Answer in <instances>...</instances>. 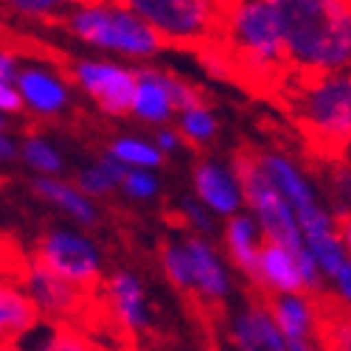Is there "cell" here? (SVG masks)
Wrapping results in <instances>:
<instances>
[{"label":"cell","instance_id":"obj_1","mask_svg":"<svg viewBox=\"0 0 351 351\" xmlns=\"http://www.w3.org/2000/svg\"><path fill=\"white\" fill-rule=\"evenodd\" d=\"M289 73L351 68V0H273Z\"/></svg>","mask_w":351,"mask_h":351},{"label":"cell","instance_id":"obj_2","mask_svg":"<svg viewBox=\"0 0 351 351\" xmlns=\"http://www.w3.org/2000/svg\"><path fill=\"white\" fill-rule=\"evenodd\" d=\"M56 23L79 45L124 62H149L166 48L160 34L124 0H90Z\"/></svg>","mask_w":351,"mask_h":351},{"label":"cell","instance_id":"obj_3","mask_svg":"<svg viewBox=\"0 0 351 351\" xmlns=\"http://www.w3.org/2000/svg\"><path fill=\"white\" fill-rule=\"evenodd\" d=\"M219 43H225L237 73L256 76L267 84H276L289 73L273 0H230Z\"/></svg>","mask_w":351,"mask_h":351},{"label":"cell","instance_id":"obj_4","mask_svg":"<svg viewBox=\"0 0 351 351\" xmlns=\"http://www.w3.org/2000/svg\"><path fill=\"white\" fill-rule=\"evenodd\" d=\"M295 119L324 149L351 146V68L301 76L295 87Z\"/></svg>","mask_w":351,"mask_h":351},{"label":"cell","instance_id":"obj_5","mask_svg":"<svg viewBox=\"0 0 351 351\" xmlns=\"http://www.w3.org/2000/svg\"><path fill=\"white\" fill-rule=\"evenodd\" d=\"M166 45H208L219 40L230 0H124Z\"/></svg>","mask_w":351,"mask_h":351},{"label":"cell","instance_id":"obj_6","mask_svg":"<svg viewBox=\"0 0 351 351\" xmlns=\"http://www.w3.org/2000/svg\"><path fill=\"white\" fill-rule=\"evenodd\" d=\"M233 169H237L239 183H242L245 208L258 222L265 239L287 245L292 250H301L304 237H301L298 217H295V211H292L289 202L273 189L267 174L261 171L256 149H242L237 158H233Z\"/></svg>","mask_w":351,"mask_h":351},{"label":"cell","instance_id":"obj_7","mask_svg":"<svg viewBox=\"0 0 351 351\" xmlns=\"http://www.w3.org/2000/svg\"><path fill=\"white\" fill-rule=\"evenodd\" d=\"M34 258L51 273L84 292H99L104 278V253L99 242L76 228H48L34 245Z\"/></svg>","mask_w":351,"mask_h":351},{"label":"cell","instance_id":"obj_8","mask_svg":"<svg viewBox=\"0 0 351 351\" xmlns=\"http://www.w3.org/2000/svg\"><path fill=\"white\" fill-rule=\"evenodd\" d=\"M194 101H202V96L189 79L149 62L135 65V93L130 101V115L138 124L166 127L174 121L178 110Z\"/></svg>","mask_w":351,"mask_h":351},{"label":"cell","instance_id":"obj_9","mask_svg":"<svg viewBox=\"0 0 351 351\" xmlns=\"http://www.w3.org/2000/svg\"><path fill=\"white\" fill-rule=\"evenodd\" d=\"M71 84L90 99L110 119L130 115V101L135 93V65L112 56H82L71 62Z\"/></svg>","mask_w":351,"mask_h":351},{"label":"cell","instance_id":"obj_10","mask_svg":"<svg viewBox=\"0 0 351 351\" xmlns=\"http://www.w3.org/2000/svg\"><path fill=\"white\" fill-rule=\"evenodd\" d=\"M17 281L23 284L25 295L32 298L40 320H45V324H79L96 298L93 292H84L43 267L37 258H32L20 270Z\"/></svg>","mask_w":351,"mask_h":351},{"label":"cell","instance_id":"obj_11","mask_svg":"<svg viewBox=\"0 0 351 351\" xmlns=\"http://www.w3.org/2000/svg\"><path fill=\"white\" fill-rule=\"evenodd\" d=\"M101 304L107 317L115 324V329L130 335V337H143L152 329V306L149 295L141 276L130 267H119L110 276L101 278Z\"/></svg>","mask_w":351,"mask_h":351},{"label":"cell","instance_id":"obj_12","mask_svg":"<svg viewBox=\"0 0 351 351\" xmlns=\"http://www.w3.org/2000/svg\"><path fill=\"white\" fill-rule=\"evenodd\" d=\"M14 87L23 104V112L34 115V119H62L73 107V87L71 79L43 62H20L14 73Z\"/></svg>","mask_w":351,"mask_h":351},{"label":"cell","instance_id":"obj_13","mask_svg":"<svg viewBox=\"0 0 351 351\" xmlns=\"http://www.w3.org/2000/svg\"><path fill=\"white\" fill-rule=\"evenodd\" d=\"M183 245L189 253V292L206 304H225L233 289V278L222 253L199 233L183 237Z\"/></svg>","mask_w":351,"mask_h":351},{"label":"cell","instance_id":"obj_14","mask_svg":"<svg viewBox=\"0 0 351 351\" xmlns=\"http://www.w3.org/2000/svg\"><path fill=\"white\" fill-rule=\"evenodd\" d=\"M191 189H194V197L217 219L233 217L245 208L239 174H237V169L222 160H214V158L197 160L191 169Z\"/></svg>","mask_w":351,"mask_h":351},{"label":"cell","instance_id":"obj_15","mask_svg":"<svg viewBox=\"0 0 351 351\" xmlns=\"http://www.w3.org/2000/svg\"><path fill=\"white\" fill-rule=\"evenodd\" d=\"M228 343L233 346V351H284L287 346L267 301H253L233 312L228 324Z\"/></svg>","mask_w":351,"mask_h":351},{"label":"cell","instance_id":"obj_16","mask_svg":"<svg viewBox=\"0 0 351 351\" xmlns=\"http://www.w3.org/2000/svg\"><path fill=\"white\" fill-rule=\"evenodd\" d=\"M258 155V163H261V171L267 174V180L273 183V189L289 202L295 217L312 206H317L320 197L312 186V180L306 178V171L292 160L289 155L278 152V149H267V152H256Z\"/></svg>","mask_w":351,"mask_h":351},{"label":"cell","instance_id":"obj_17","mask_svg":"<svg viewBox=\"0 0 351 351\" xmlns=\"http://www.w3.org/2000/svg\"><path fill=\"white\" fill-rule=\"evenodd\" d=\"M253 284H256L258 289H265L267 295L304 292L298 250H292V247H287V245H278V242H267V239H265V245H261V250H258V258H256Z\"/></svg>","mask_w":351,"mask_h":351},{"label":"cell","instance_id":"obj_18","mask_svg":"<svg viewBox=\"0 0 351 351\" xmlns=\"http://www.w3.org/2000/svg\"><path fill=\"white\" fill-rule=\"evenodd\" d=\"M34 194L51 206L53 211H60L65 219H71L79 228H93L99 225V202L87 197L76 183L62 180V174H53V178H34L32 183Z\"/></svg>","mask_w":351,"mask_h":351},{"label":"cell","instance_id":"obj_19","mask_svg":"<svg viewBox=\"0 0 351 351\" xmlns=\"http://www.w3.org/2000/svg\"><path fill=\"white\" fill-rule=\"evenodd\" d=\"M270 315L287 340H312L320 332V309L309 292H284V295L267 298Z\"/></svg>","mask_w":351,"mask_h":351},{"label":"cell","instance_id":"obj_20","mask_svg":"<svg viewBox=\"0 0 351 351\" xmlns=\"http://www.w3.org/2000/svg\"><path fill=\"white\" fill-rule=\"evenodd\" d=\"M222 245H225V256L233 267H237L242 276H247L253 281V273H256V258H258V250L265 245V233H261L258 222L247 214V211H239L233 217H225V225H222Z\"/></svg>","mask_w":351,"mask_h":351},{"label":"cell","instance_id":"obj_21","mask_svg":"<svg viewBox=\"0 0 351 351\" xmlns=\"http://www.w3.org/2000/svg\"><path fill=\"white\" fill-rule=\"evenodd\" d=\"M40 324V315L17 278H0V343L23 340Z\"/></svg>","mask_w":351,"mask_h":351},{"label":"cell","instance_id":"obj_22","mask_svg":"<svg viewBox=\"0 0 351 351\" xmlns=\"http://www.w3.org/2000/svg\"><path fill=\"white\" fill-rule=\"evenodd\" d=\"M32 351H107L79 324H40L23 337Z\"/></svg>","mask_w":351,"mask_h":351},{"label":"cell","instance_id":"obj_23","mask_svg":"<svg viewBox=\"0 0 351 351\" xmlns=\"http://www.w3.org/2000/svg\"><path fill=\"white\" fill-rule=\"evenodd\" d=\"M107 155L115 158L124 169H160L166 155L158 149V143L152 141V135H115L107 143Z\"/></svg>","mask_w":351,"mask_h":351},{"label":"cell","instance_id":"obj_24","mask_svg":"<svg viewBox=\"0 0 351 351\" xmlns=\"http://www.w3.org/2000/svg\"><path fill=\"white\" fill-rule=\"evenodd\" d=\"M124 166L115 160V158H110L107 152L99 158V160H93V163H87V166H82L79 171H76V186L90 197V199H107V197H112L115 191H119V183H121V178H124Z\"/></svg>","mask_w":351,"mask_h":351},{"label":"cell","instance_id":"obj_25","mask_svg":"<svg viewBox=\"0 0 351 351\" xmlns=\"http://www.w3.org/2000/svg\"><path fill=\"white\" fill-rule=\"evenodd\" d=\"M17 158L25 169L34 171V178H53V174H62L65 169V155L53 141H48L45 135H25L17 143Z\"/></svg>","mask_w":351,"mask_h":351},{"label":"cell","instance_id":"obj_26","mask_svg":"<svg viewBox=\"0 0 351 351\" xmlns=\"http://www.w3.org/2000/svg\"><path fill=\"white\" fill-rule=\"evenodd\" d=\"M174 127H178L186 146H197V149L208 146L219 132V121H217L214 110L206 101H194V104L178 110V115H174Z\"/></svg>","mask_w":351,"mask_h":351},{"label":"cell","instance_id":"obj_27","mask_svg":"<svg viewBox=\"0 0 351 351\" xmlns=\"http://www.w3.org/2000/svg\"><path fill=\"white\" fill-rule=\"evenodd\" d=\"M304 247L312 253L315 265L320 270V276H324V281H329L343 265L346 258L351 256L340 239V230H324V233H312V237H304Z\"/></svg>","mask_w":351,"mask_h":351},{"label":"cell","instance_id":"obj_28","mask_svg":"<svg viewBox=\"0 0 351 351\" xmlns=\"http://www.w3.org/2000/svg\"><path fill=\"white\" fill-rule=\"evenodd\" d=\"M82 3L90 0H0V9L23 23H53Z\"/></svg>","mask_w":351,"mask_h":351},{"label":"cell","instance_id":"obj_29","mask_svg":"<svg viewBox=\"0 0 351 351\" xmlns=\"http://www.w3.org/2000/svg\"><path fill=\"white\" fill-rule=\"evenodd\" d=\"M160 178L155 169H127L119 183V191L132 202H149L160 194Z\"/></svg>","mask_w":351,"mask_h":351},{"label":"cell","instance_id":"obj_30","mask_svg":"<svg viewBox=\"0 0 351 351\" xmlns=\"http://www.w3.org/2000/svg\"><path fill=\"white\" fill-rule=\"evenodd\" d=\"M317 340L324 351H351V315H332L320 320Z\"/></svg>","mask_w":351,"mask_h":351},{"label":"cell","instance_id":"obj_31","mask_svg":"<svg viewBox=\"0 0 351 351\" xmlns=\"http://www.w3.org/2000/svg\"><path fill=\"white\" fill-rule=\"evenodd\" d=\"M178 214H180L186 230L199 233V237H208V233L214 230V222H217V217H214L206 206H202L197 197H180V202H178Z\"/></svg>","mask_w":351,"mask_h":351},{"label":"cell","instance_id":"obj_32","mask_svg":"<svg viewBox=\"0 0 351 351\" xmlns=\"http://www.w3.org/2000/svg\"><path fill=\"white\" fill-rule=\"evenodd\" d=\"M329 186L335 197V217H351V166L337 163L329 174Z\"/></svg>","mask_w":351,"mask_h":351},{"label":"cell","instance_id":"obj_33","mask_svg":"<svg viewBox=\"0 0 351 351\" xmlns=\"http://www.w3.org/2000/svg\"><path fill=\"white\" fill-rule=\"evenodd\" d=\"M329 287H332V292H335L337 304L351 312V256L346 258V265L329 278Z\"/></svg>","mask_w":351,"mask_h":351},{"label":"cell","instance_id":"obj_34","mask_svg":"<svg viewBox=\"0 0 351 351\" xmlns=\"http://www.w3.org/2000/svg\"><path fill=\"white\" fill-rule=\"evenodd\" d=\"M152 141L158 143V149H160L166 158H169V155H178V152L186 149V141L180 138L178 127H171V124H166V127H155Z\"/></svg>","mask_w":351,"mask_h":351},{"label":"cell","instance_id":"obj_35","mask_svg":"<svg viewBox=\"0 0 351 351\" xmlns=\"http://www.w3.org/2000/svg\"><path fill=\"white\" fill-rule=\"evenodd\" d=\"M20 112H23V104H20V96H17L14 82L0 79V115H6V119H14V115H20Z\"/></svg>","mask_w":351,"mask_h":351},{"label":"cell","instance_id":"obj_36","mask_svg":"<svg viewBox=\"0 0 351 351\" xmlns=\"http://www.w3.org/2000/svg\"><path fill=\"white\" fill-rule=\"evenodd\" d=\"M17 158V141L9 132V119L0 115V163H12Z\"/></svg>","mask_w":351,"mask_h":351},{"label":"cell","instance_id":"obj_37","mask_svg":"<svg viewBox=\"0 0 351 351\" xmlns=\"http://www.w3.org/2000/svg\"><path fill=\"white\" fill-rule=\"evenodd\" d=\"M17 68H20V56L14 53V48H9L6 43H0V79L14 82Z\"/></svg>","mask_w":351,"mask_h":351},{"label":"cell","instance_id":"obj_38","mask_svg":"<svg viewBox=\"0 0 351 351\" xmlns=\"http://www.w3.org/2000/svg\"><path fill=\"white\" fill-rule=\"evenodd\" d=\"M284 351H324V346H320L317 337H312V340H287Z\"/></svg>","mask_w":351,"mask_h":351},{"label":"cell","instance_id":"obj_39","mask_svg":"<svg viewBox=\"0 0 351 351\" xmlns=\"http://www.w3.org/2000/svg\"><path fill=\"white\" fill-rule=\"evenodd\" d=\"M337 230H340V239H343L346 250L351 253V217H337Z\"/></svg>","mask_w":351,"mask_h":351},{"label":"cell","instance_id":"obj_40","mask_svg":"<svg viewBox=\"0 0 351 351\" xmlns=\"http://www.w3.org/2000/svg\"><path fill=\"white\" fill-rule=\"evenodd\" d=\"M0 351H32V348H28L25 340H6L0 343Z\"/></svg>","mask_w":351,"mask_h":351},{"label":"cell","instance_id":"obj_41","mask_svg":"<svg viewBox=\"0 0 351 351\" xmlns=\"http://www.w3.org/2000/svg\"><path fill=\"white\" fill-rule=\"evenodd\" d=\"M0 43H6V32H3V23H0Z\"/></svg>","mask_w":351,"mask_h":351},{"label":"cell","instance_id":"obj_42","mask_svg":"<svg viewBox=\"0 0 351 351\" xmlns=\"http://www.w3.org/2000/svg\"><path fill=\"white\" fill-rule=\"evenodd\" d=\"M178 351H197V348H191V346H183V348H178Z\"/></svg>","mask_w":351,"mask_h":351}]
</instances>
